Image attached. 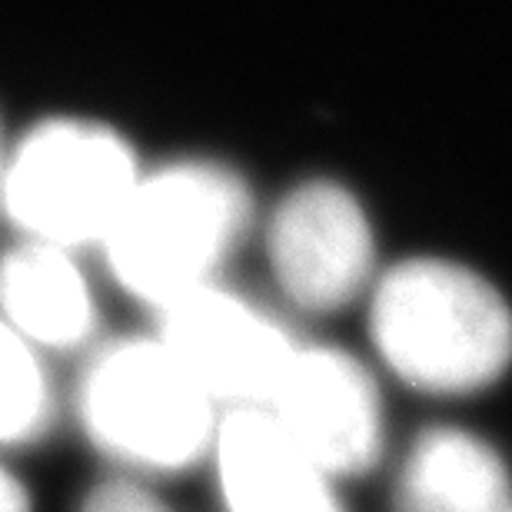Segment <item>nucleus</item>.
Listing matches in <instances>:
<instances>
[{
	"label": "nucleus",
	"instance_id": "obj_1",
	"mask_svg": "<svg viewBox=\"0 0 512 512\" xmlns=\"http://www.w3.org/2000/svg\"><path fill=\"white\" fill-rule=\"evenodd\" d=\"M370 333L399 380L436 396L476 393L512 363L509 303L449 260L393 266L373 290Z\"/></svg>",
	"mask_w": 512,
	"mask_h": 512
},
{
	"label": "nucleus",
	"instance_id": "obj_2",
	"mask_svg": "<svg viewBox=\"0 0 512 512\" xmlns=\"http://www.w3.org/2000/svg\"><path fill=\"white\" fill-rule=\"evenodd\" d=\"M250 193L217 163H170L140 173L100 250L133 300L167 306L207 283L243 240Z\"/></svg>",
	"mask_w": 512,
	"mask_h": 512
},
{
	"label": "nucleus",
	"instance_id": "obj_3",
	"mask_svg": "<svg viewBox=\"0 0 512 512\" xmlns=\"http://www.w3.org/2000/svg\"><path fill=\"white\" fill-rule=\"evenodd\" d=\"M77 419L97 453L137 473H183L217 439V403L157 336H127L90 356Z\"/></svg>",
	"mask_w": 512,
	"mask_h": 512
},
{
	"label": "nucleus",
	"instance_id": "obj_4",
	"mask_svg": "<svg viewBox=\"0 0 512 512\" xmlns=\"http://www.w3.org/2000/svg\"><path fill=\"white\" fill-rule=\"evenodd\" d=\"M140 180L127 140L90 120H44L10 147L4 213L20 240L100 247Z\"/></svg>",
	"mask_w": 512,
	"mask_h": 512
},
{
	"label": "nucleus",
	"instance_id": "obj_5",
	"mask_svg": "<svg viewBox=\"0 0 512 512\" xmlns=\"http://www.w3.org/2000/svg\"><path fill=\"white\" fill-rule=\"evenodd\" d=\"M157 340L217 406L266 409L296 343L247 296L207 283L157 310Z\"/></svg>",
	"mask_w": 512,
	"mask_h": 512
},
{
	"label": "nucleus",
	"instance_id": "obj_6",
	"mask_svg": "<svg viewBox=\"0 0 512 512\" xmlns=\"http://www.w3.org/2000/svg\"><path fill=\"white\" fill-rule=\"evenodd\" d=\"M266 413L330 479L360 476L383 456V403L350 353L296 346Z\"/></svg>",
	"mask_w": 512,
	"mask_h": 512
},
{
	"label": "nucleus",
	"instance_id": "obj_7",
	"mask_svg": "<svg viewBox=\"0 0 512 512\" xmlns=\"http://www.w3.org/2000/svg\"><path fill=\"white\" fill-rule=\"evenodd\" d=\"M270 263L296 306L333 313L353 303L373 276V230L363 207L340 183L296 187L273 213Z\"/></svg>",
	"mask_w": 512,
	"mask_h": 512
},
{
	"label": "nucleus",
	"instance_id": "obj_8",
	"mask_svg": "<svg viewBox=\"0 0 512 512\" xmlns=\"http://www.w3.org/2000/svg\"><path fill=\"white\" fill-rule=\"evenodd\" d=\"M210 453L227 512H343L333 479L266 409H227Z\"/></svg>",
	"mask_w": 512,
	"mask_h": 512
},
{
	"label": "nucleus",
	"instance_id": "obj_9",
	"mask_svg": "<svg viewBox=\"0 0 512 512\" xmlns=\"http://www.w3.org/2000/svg\"><path fill=\"white\" fill-rule=\"evenodd\" d=\"M0 320L37 350H77L94 336L97 306L77 253L20 240L0 256Z\"/></svg>",
	"mask_w": 512,
	"mask_h": 512
},
{
	"label": "nucleus",
	"instance_id": "obj_10",
	"mask_svg": "<svg viewBox=\"0 0 512 512\" xmlns=\"http://www.w3.org/2000/svg\"><path fill=\"white\" fill-rule=\"evenodd\" d=\"M509 506L503 456L463 429L419 436L396 483V512H506Z\"/></svg>",
	"mask_w": 512,
	"mask_h": 512
},
{
	"label": "nucleus",
	"instance_id": "obj_11",
	"mask_svg": "<svg viewBox=\"0 0 512 512\" xmlns=\"http://www.w3.org/2000/svg\"><path fill=\"white\" fill-rule=\"evenodd\" d=\"M57 399L40 350L0 320V446H30L54 426Z\"/></svg>",
	"mask_w": 512,
	"mask_h": 512
},
{
	"label": "nucleus",
	"instance_id": "obj_12",
	"mask_svg": "<svg viewBox=\"0 0 512 512\" xmlns=\"http://www.w3.org/2000/svg\"><path fill=\"white\" fill-rule=\"evenodd\" d=\"M80 512H173L160 496L143 489L130 479H107L97 489H90Z\"/></svg>",
	"mask_w": 512,
	"mask_h": 512
},
{
	"label": "nucleus",
	"instance_id": "obj_13",
	"mask_svg": "<svg viewBox=\"0 0 512 512\" xmlns=\"http://www.w3.org/2000/svg\"><path fill=\"white\" fill-rule=\"evenodd\" d=\"M0 512H30V496L24 483L7 466H0Z\"/></svg>",
	"mask_w": 512,
	"mask_h": 512
},
{
	"label": "nucleus",
	"instance_id": "obj_14",
	"mask_svg": "<svg viewBox=\"0 0 512 512\" xmlns=\"http://www.w3.org/2000/svg\"><path fill=\"white\" fill-rule=\"evenodd\" d=\"M7 160H10V147L4 140V127H0V213H4V180H7Z\"/></svg>",
	"mask_w": 512,
	"mask_h": 512
},
{
	"label": "nucleus",
	"instance_id": "obj_15",
	"mask_svg": "<svg viewBox=\"0 0 512 512\" xmlns=\"http://www.w3.org/2000/svg\"><path fill=\"white\" fill-rule=\"evenodd\" d=\"M506 512H512V506H509V509H506Z\"/></svg>",
	"mask_w": 512,
	"mask_h": 512
}]
</instances>
